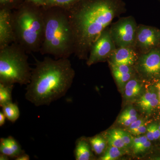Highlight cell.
<instances>
[{
    "mask_svg": "<svg viewBox=\"0 0 160 160\" xmlns=\"http://www.w3.org/2000/svg\"><path fill=\"white\" fill-rule=\"evenodd\" d=\"M35 60V66L32 69L25 97L34 106H49L66 95L75 72L69 58L46 57L42 61Z\"/></svg>",
    "mask_w": 160,
    "mask_h": 160,
    "instance_id": "2",
    "label": "cell"
},
{
    "mask_svg": "<svg viewBox=\"0 0 160 160\" xmlns=\"http://www.w3.org/2000/svg\"><path fill=\"white\" fill-rule=\"evenodd\" d=\"M135 72L127 73H120L115 72H112L118 85L120 87H122L125 86L127 82L135 76Z\"/></svg>",
    "mask_w": 160,
    "mask_h": 160,
    "instance_id": "22",
    "label": "cell"
},
{
    "mask_svg": "<svg viewBox=\"0 0 160 160\" xmlns=\"http://www.w3.org/2000/svg\"><path fill=\"white\" fill-rule=\"evenodd\" d=\"M13 86L0 83V106L1 107L12 102V94Z\"/></svg>",
    "mask_w": 160,
    "mask_h": 160,
    "instance_id": "19",
    "label": "cell"
},
{
    "mask_svg": "<svg viewBox=\"0 0 160 160\" xmlns=\"http://www.w3.org/2000/svg\"><path fill=\"white\" fill-rule=\"evenodd\" d=\"M16 0H0L1 7V9H10V6L12 5Z\"/></svg>",
    "mask_w": 160,
    "mask_h": 160,
    "instance_id": "30",
    "label": "cell"
},
{
    "mask_svg": "<svg viewBox=\"0 0 160 160\" xmlns=\"http://www.w3.org/2000/svg\"><path fill=\"white\" fill-rule=\"evenodd\" d=\"M16 160H30V157L28 154H26L25 152L22 153L17 158L15 159Z\"/></svg>",
    "mask_w": 160,
    "mask_h": 160,
    "instance_id": "35",
    "label": "cell"
},
{
    "mask_svg": "<svg viewBox=\"0 0 160 160\" xmlns=\"http://www.w3.org/2000/svg\"><path fill=\"white\" fill-rule=\"evenodd\" d=\"M15 42L12 11L6 9L0 10V49Z\"/></svg>",
    "mask_w": 160,
    "mask_h": 160,
    "instance_id": "10",
    "label": "cell"
},
{
    "mask_svg": "<svg viewBox=\"0 0 160 160\" xmlns=\"http://www.w3.org/2000/svg\"><path fill=\"white\" fill-rule=\"evenodd\" d=\"M138 25L132 16L120 18L109 26L112 38L117 48H134Z\"/></svg>",
    "mask_w": 160,
    "mask_h": 160,
    "instance_id": "6",
    "label": "cell"
},
{
    "mask_svg": "<svg viewBox=\"0 0 160 160\" xmlns=\"http://www.w3.org/2000/svg\"><path fill=\"white\" fill-rule=\"evenodd\" d=\"M147 90L138 101V106L143 111L151 113L159 104L157 93L153 90Z\"/></svg>",
    "mask_w": 160,
    "mask_h": 160,
    "instance_id": "13",
    "label": "cell"
},
{
    "mask_svg": "<svg viewBox=\"0 0 160 160\" xmlns=\"http://www.w3.org/2000/svg\"><path fill=\"white\" fill-rule=\"evenodd\" d=\"M151 145V143L150 142V141H149V140H147L146 142L144 143L143 145L140 146V147L137 149L135 151H134V152L135 153H140V152L146 151L147 149H149V148H150Z\"/></svg>",
    "mask_w": 160,
    "mask_h": 160,
    "instance_id": "28",
    "label": "cell"
},
{
    "mask_svg": "<svg viewBox=\"0 0 160 160\" xmlns=\"http://www.w3.org/2000/svg\"><path fill=\"white\" fill-rule=\"evenodd\" d=\"M139 54L131 47L117 48L107 61L113 65H127L134 66Z\"/></svg>",
    "mask_w": 160,
    "mask_h": 160,
    "instance_id": "11",
    "label": "cell"
},
{
    "mask_svg": "<svg viewBox=\"0 0 160 160\" xmlns=\"http://www.w3.org/2000/svg\"><path fill=\"white\" fill-rule=\"evenodd\" d=\"M146 130H147V128H146L145 124H144L138 127L137 129L130 131V132L132 134L134 135H139L146 133Z\"/></svg>",
    "mask_w": 160,
    "mask_h": 160,
    "instance_id": "27",
    "label": "cell"
},
{
    "mask_svg": "<svg viewBox=\"0 0 160 160\" xmlns=\"http://www.w3.org/2000/svg\"><path fill=\"white\" fill-rule=\"evenodd\" d=\"M92 151L98 155L102 154L106 149V140L100 135H98L89 138Z\"/></svg>",
    "mask_w": 160,
    "mask_h": 160,
    "instance_id": "17",
    "label": "cell"
},
{
    "mask_svg": "<svg viewBox=\"0 0 160 160\" xmlns=\"http://www.w3.org/2000/svg\"><path fill=\"white\" fill-rule=\"evenodd\" d=\"M135 69L145 78H160V48L139 54L134 65Z\"/></svg>",
    "mask_w": 160,
    "mask_h": 160,
    "instance_id": "8",
    "label": "cell"
},
{
    "mask_svg": "<svg viewBox=\"0 0 160 160\" xmlns=\"http://www.w3.org/2000/svg\"><path fill=\"white\" fill-rule=\"evenodd\" d=\"M89 140L81 138L76 143L74 154L76 160H89L93 158Z\"/></svg>",
    "mask_w": 160,
    "mask_h": 160,
    "instance_id": "14",
    "label": "cell"
},
{
    "mask_svg": "<svg viewBox=\"0 0 160 160\" xmlns=\"http://www.w3.org/2000/svg\"><path fill=\"white\" fill-rule=\"evenodd\" d=\"M0 152L15 159L25 152L17 141L12 137L9 136L0 139Z\"/></svg>",
    "mask_w": 160,
    "mask_h": 160,
    "instance_id": "12",
    "label": "cell"
},
{
    "mask_svg": "<svg viewBox=\"0 0 160 160\" xmlns=\"http://www.w3.org/2000/svg\"><path fill=\"white\" fill-rule=\"evenodd\" d=\"M6 117L3 112H0V126L2 127L4 124H5L6 122Z\"/></svg>",
    "mask_w": 160,
    "mask_h": 160,
    "instance_id": "36",
    "label": "cell"
},
{
    "mask_svg": "<svg viewBox=\"0 0 160 160\" xmlns=\"http://www.w3.org/2000/svg\"><path fill=\"white\" fill-rule=\"evenodd\" d=\"M116 48L112 38L109 26L102 32L92 44L86 62L87 66H91L96 63L108 60Z\"/></svg>",
    "mask_w": 160,
    "mask_h": 160,
    "instance_id": "7",
    "label": "cell"
},
{
    "mask_svg": "<svg viewBox=\"0 0 160 160\" xmlns=\"http://www.w3.org/2000/svg\"><path fill=\"white\" fill-rule=\"evenodd\" d=\"M147 140L148 139L146 137V135L142 136L138 138H132V146L133 148V152L143 145Z\"/></svg>",
    "mask_w": 160,
    "mask_h": 160,
    "instance_id": "23",
    "label": "cell"
},
{
    "mask_svg": "<svg viewBox=\"0 0 160 160\" xmlns=\"http://www.w3.org/2000/svg\"><path fill=\"white\" fill-rule=\"evenodd\" d=\"M137 119V116L129 118H119L118 123L123 126H129Z\"/></svg>",
    "mask_w": 160,
    "mask_h": 160,
    "instance_id": "25",
    "label": "cell"
},
{
    "mask_svg": "<svg viewBox=\"0 0 160 160\" xmlns=\"http://www.w3.org/2000/svg\"><path fill=\"white\" fill-rule=\"evenodd\" d=\"M25 49L16 42L0 49V83L28 85L32 69Z\"/></svg>",
    "mask_w": 160,
    "mask_h": 160,
    "instance_id": "5",
    "label": "cell"
},
{
    "mask_svg": "<svg viewBox=\"0 0 160 160\" xmlns=\"http://www.w3.org/2000/svg\"><path fill=\"white\" fill-rule=\"evenodd\" d=\"M43 12L45 27L40 52L51 55L56 59L69 58L73 54V41L66 9L48 7L43 8Z\"/></svg>",
    "mask_w": 160,
    "mask_h": 160,
    "instance_id": "3",
    "label": "cell"
},
{
    "mask_svg": "<svg viewBox=\"0 0 160 160\" xmlns=\"http://www.w3.org/2000/svg\"><path fill=\"white\" fill-rule=\"evenodd\" d=\"M160 42V31L146 25L139 24L134 49L139 54L147 53L158 48Z\"/></svg>",
    "mask_w": 160,
    "mask_h": 160,
    "instance_id": "9",
    "label": "cell"
},
{
    "mask_svg": "<svg viewBox=\"0 0 160 160\" xmlns=\"http://www.w3.org/2000/svg\"><path fill=\"white\" fill-rule=\"evenodd\" d=\"M146 136L148 139L150 141H152L154 140V137H153V132H152V126L151 124H150L148 128H147L146 130Z\"/></svg>",
    "mask_w": 160,
    "mask_h": 160,
    "instance_id": "32",
    "label": "cell"
},
{
    "mask_svg": "<svg viewBox=\"0 0 160 160\" xmlns=\"http://www.w3.org/2000/svg\"><path fill=\"white\" fill-rule=\"evenodd\" d=\"M135 116H137L136 110L132 107H129L123 111L120 115L119 118H129Z\"/></svg>",
    "mask_w": 160,
    "mask_h": 160,
    "instance_id": "26",
    "label": "cell"
},
{
    "mask_svg": "<svg viewBox=\"0 0 160 160\" xmlns=\"http://www.w3.org/2000/svg\"><path fill=\"white\" fill-rule=\"evenodd\" d=\"M28 2L33 3L38 6H42L43 7L46 5L47 0H26Z\"/></svg>",
    "mask_w": 160,
    "mask_h": 160,
    "instance_id": "33",
    "label": "cell"
},
{
    "mask_svg": "<svg viewBox=\"0 0 160 160\" xmlns=\"http://www.w3.org/2000/svg\"><path fill=\"white\" fill-rule=\"evenodd\" d=\"M118 130L120 136L122 138L123 142L125 143L126 147H130L132 146V138L131 137V136L126 131H123L121 129H118Z\"/></svg>",
    "mask_w": 160,
    "mask_h": 160,
    "instance_id": "24",
    "label": "cell"
},
{
    "mask_svg": "<svg viewBox=\"0 0 160 160\" xmlns=\"http://www.w3.org/2000/svg\"><path fill=\"white\" fill-rule=\"evenodd\" d=\"M66 10L72 32L73 54L86 60L100 34L125 11L120 0H82Z\"/></svg>",
    "mask_w": 160,
    "mask_h": 160,
    "instance_id": "1",
    "label": "cell"
},
{
    "mask_svg": "<svg viewBox=\"0 0 160 160\" xmlns=\"http://www.w3.org/2000/svg\"><path fill=\"white\" fill-rule=\"evenodd\" d=\"M156 89L157 90V94L159 100V104L158 108L160 109V78H158V81L155 85Z\"/></svg>",
    "mask_w": 160,
    "mask_h": 160,
    "instance_id": "34",
    "label": "cell"
},
{
    "mask_svg": "<svg viewBox=\"0 0 160 160\" xmlns=\"http://www.w3.org/2000/svg\"><path fill=\"white\" fill-rule=\"evenodd\" d=\"M123 149L115 146H109L102 156L100 158L102 160H114L117 159L124 154Z\"/></svg>",
    "mask_w": 160,
    "mask_h": 160,
    "instance_id": "21",
    "label": "cell"
},
{
    "mask_svg": "<svg viewBox=\"0 0 160 160\" xmlns=\"http://www.w3.org/2000/svg\"><path fill=\"white\" fill-rule=\"evenodd\" d=\"M2 112L6 116V119L14 123L19 118L20 112L17 104L11 102L2 107Z\"/></svg>",
    "mask_w": 160,
    "mask_h": 160,
    "instance_id": "16",
    "label": "cell"
},
{
    "mask_svg": "<svg viewBox=\"0 0 160 160\" xmlns=\"http://www.w3.org/2000/svg\"><path fill=\"white\" fill-rule=\"evenodd\" d=\"M145 124L144 120L140 119H138L136 120L135 122H133L131 125L129 126V132L132 130H134V129H137L138 127L142 126L143 124Z\"/></svg>",
    "mask_w": 160,
    "mask_h": 160,
    "instance_id": "29",
    "label": "cell"
},
{
    "mask_svg": "<svg viewBox=\"0 0 160 160\" xmlns=\"http://www.w3.org/2000/svg\"><path fill=\"white\" fill-rule=\"evenodd\" d=\"M9 157L6 155L2 154H0V160H9Z\"/></svg>",
    "mask_w": 160,
    "mask_h": 160,
    "instance_id": "37",
    "label": "cell"
},
{
    "mask_svg": "<svg viewBox=\"0 0 160 160\" xmlns=\"http://www.w3.org/2000/svg\"><path fill=\"white\" fill-rule=\"evenodd\" d=\"M107 141L109 146L124 149L127 147L123 142L117 129H112L107 135Z\"/></svg>",
    "mask_w": 160,
    "mask_h": 160,
    "instance_id": "18",
    "label": "cell"
},
{
    "mask_svg": "<svg viewBox=\"0 0 160 160\" xmlns=\"http://www.w3.org/2000/svg\"><path fill=\"white\" fill-rule=\"evenodd\" d=\"M152 126V132H153V137H154V140L158 139L160 138V131L159 126H158L157 124L153 123L151 124Z\"/></svg>",
    "mask_w": 160,
    "mask_h": 160,
    "instance_id": "31",
    "label": "cell"
},
{
    "mask_svg": "<svg viewBox=\"0 0 160 160\" xmlns=\"http://www.w3.org/2000/svg\"><path fill=\"white\" fill-rule=\"evenodd\" d=\"M82 0H47L43 8L58 7L65 9H68Z\"/></svg>",
    "mask_w": 160,
    "mask_h": 160,
    "instance_id": "20",
    "label": "cell"
},
{
    "mask_svg": "<svg viewBox=\"0 0 160 160\" xmlns=\"http://www.w3.org/2000/svg\"><path fill=\"white\" fill-rule=\"evenodd\" d=\"M134 77L127 82L124 86V94L126 98H132L137 96L142 89V82Z\"/></svg>",
    "mask_w": 160,
    "mask_h": 160,
    "instance_id": "15",
    "label": "cell"
},
{
    "mask_svg": "<svg viewBox=\"0 0 160 160\" xmlns=\"http://www.w3.org/2000/svg\"><path fill=\"white\" fill-rule=\"evenodd\" d=\"M39 7L33 4L12 12L15 42L27 53L40 51L44 39V12Z\"/></svg>",
    "mask_w": 160,
    "mask_h": 160,
    "instance_id": "4",
    "label": "cell"
}]
</instances>
